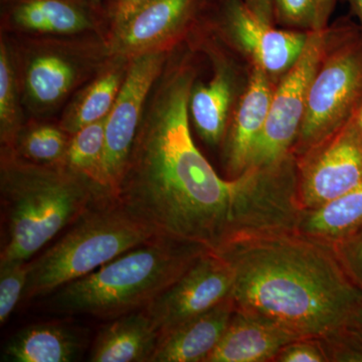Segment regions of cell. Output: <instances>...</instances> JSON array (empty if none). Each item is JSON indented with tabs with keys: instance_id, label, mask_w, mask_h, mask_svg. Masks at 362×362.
<instances>
[{
	"instance_id": "4",
	"label": "cell",
	"mask_w": 362,
	"mask_h": 362,
	"mask_svg": "<svg viewBox=\"0 0 362 362\" xmlns=\"http://www.w3.org/2000/svg\"><path fill=\"white\" fill-rule=\"evenodd\" d=\"M206 252L194 243L157 235L62 286L52 293L49 309L109 320L141 310Z\"/></svg>"
},
{
	"instance_id": "16",
	"label": "cell",
	"mask_w": 362,
	"mask_h": 362,
	"mask_svg": "<svg viewBox=\"0 0 362 362\" xmlns=\"http://www.w3.org/2000/svg\"><path fill=\"white\" fill-rule=\"evenodd\" d=\"M238 73L230 64H216L214 77L206 84L194 86L189 98V115L202 139L209 145L223 143L237 104Z\"/></svg>"
},
{
	"instance_id": "24",
	"label": "cell",
	"mask_w": 362,
	"mask_h": 362,
	"mask_svg": "<svg viewBox=\"0 0 362 362\" xmlns=\"http://www.w3.org/2000/svg\"><path fill=\"white\" fill-rule=\"evenodd\" d=\"M274 18L282 28L306 33L327 30L337 0H272Z\"/></svg>"
},
{
	"instance_id": "6",
	"label": "cell",
	"mask_w": 362,
	"mask_h": 362,
	"mask_svg": "<svg viewBox=\"0 0 362 362\" xmlns=\"http://www.w3.org/2000/svg\"><path fill=\"white\" fill-rule=\"evenodd\" d=\"M362 101V33L354 26L332 30L327 51L309 88L306 112L293 146L295 158L343 127Z\"/></svg>"
},
{
	"instance_id": "28",
	"label": "cell",
	"mask_w": 362,
	"mask_h": 362,
	"mask_svg": "<svg viewBox=\"0 0 362 362\" xmlns=\"http://www.w3.org/2000/svg\"><path fill=\"white\" fill-rule=\"evenodd\" d=\"M333 249L347 275L362 292V228Z\"/></svg>"
},
{
	"instance_id": "33",
	"label": "cell",
	"mask_w": 362,
	"mask_h": 362,
	"mask_svg": "<svg viewBox=\"0 0 362 362\" xmlns=\"http://www.w3.org/2000/svg\"><path fill=\"white\" fill-rule=\"evenodd\" d=\"M354 119H356L357 125H358L359 129H361L362 133V101L358 108H357L356 114H354Z\"/></svg>"
},
{
	"instance_id": "26",
	"label": "cell",
	"mask_w": 362,
	"mask_h": 362,
	"mask_svg": "<svg viewBox=\"0 0 362 362\" xmlns=\"http://www.w3.org/2000/svg\"><path fill=\"white\" fill-rule=\"evenodd\" d=\"M21 119L16 77L6 45H0V137L4 148H13L20 135Z\"/></svg>"
},
{
	"instance_id": "21",
	"label": "cell",
	"mask_w": 362,
	"mask_h": 362,
	"mask_svg": "<svg viewBox=\"0 0 362 362\" xmlns=\"http://www.w3.org/2000/svg\"><path fill=\"white\" fill-rule=\"evenodd\" d=\"M106 118L90 123L71 135L64 164L111 197L107 192L104 173Z\"/></svg>"
},
{
	"instance_id": "30",
	"label": "cell",
	"mask_w": 362,
	"mask_h": 362,
	"mask_svg": "<svg viewBox=\"0 0 362 362\" xmlns=\"http://www.w3.org/2000/svg\"><path fill=\"white\" fill-rule=\"evenodd\" d=\"M148 1L150 0H111L108 13L114 28L125 23L139 7Z\"/></svg>"
},
{
	"instance_id": "12",
	"label": "cell",
	"mask_w": 362,
	"mask_h": 362,
	"mask_svg": "<svg viewBox=\"0 0 362 362\" xmlns=\"http://www.w3.org/2000/svg\"><path fill=\"white\" fill-rule=\"evenodd\" d=\"M277 83L256 66H250L247 81L233 109L223 141V161L228 180L239 177L249 168L262 134Z\"/></svg>"
},
{
	"instance_id": "7",
	"label": "cell",
	"mask_w": 362,
	"mask_h": 362,
	"mask_svg": "<svg viewBox=\"0 0 362 362\" xmlns=\"http://www.w3.org/2000/svg\"><path fill=\"white\" fill-rule=\"evenodd\" d=\"M332 30L309 35L301 56L279 80L249 168H268L291 156L306 112L309 88L327 51Z\"/></svg>"
},
{
	"instance_id": "14",
	"label": "cell",
	"mask_w": 362,
	"mask_h": 362,
	"mask_svg": "<svg viewBox=\"0 0 362 362\" xmlns=\"http://www.w3.org/2000/svg\"><path fill=\"white\" fill-rule=\"evenodd\" d=\"M298 339L301 337L273 321L235 310L206 362H274L283 347Z\"/></svg>"
},
{
	"instance_id": "17",
	"label": "cell",
	"mask_w": 362,
	"mask_h": 362,
	"mask_svg": "<svg viewBox=\"0 0 362 362\" xmlns=\"http://www.w3.org/2000/svg\"><path fill=\"white\" fill-rule=\"evenodd\" d=\"M159 331L145 309L113 319L98 335L93 362H151Z\"/></svg>"
},
{
	"instance_id": "29",
	"label": "cell",
	"mask_w": 362,
	"mask_h": 362,
	"mask_svg": "<svg viewBox=\"0 0 362 362\" xmlns=\"http://www.w3.org/2000/svg\"><path fill=\"white\" fill-rule=\"evenodd\" d=\"M274 362H328L320 340L301 338L283 347Z\"/></svg>"
},
{
	"instance_id": "8",
	"label": "cell",
	"mask_w": 362,
	"mask_h": 362,
	"mask_svg": "<svg viewBox=\"0 0 362 362\" xmlns=\"http://www.w3.org/2000/svg\"><path fill=\"white\" fill-rule=\"evenodd\" d=\"M165 49L131 59L113 108L106 118L104 173L107 192L115 199L127 168L150 90L161 75Z\"/></svg>"
},
{
	"instance_id": "20",
	"label": "cell",
	"mask_w": 362,
	"mask_h": 362,
	"mask_svg": "<svg viewBox=\"0 0 362 362\" xmlns=\"http://www.w3.org/2000/svg\"><path fill=\"white\" fill-rule=\"evenodd\" d=\"M88 6L85 0H11L8 16L23 30L71 35L92 28Z\"/></svg>"
},
{
	"instance_id": "25",
	"label": "cell",
	"mask_w": 362,
	"mask_h": 362,
	"mask_svg": "<svg viewBox=\"0 0 362 362\" xmlns=\"http://www.w3.org/2000/svg\"><path fill=\"white\" fill-rule=\"evenodd\" d=\"M65 131L52 126H39L18 135L13 149L18 156L35 163H65L69 142Z\"/></svg>"
},
{
	"instance_id": "2",
	"label": "cell",
	"mask_w": 362,
	"mask_h": 362,
	"mask_svg": "<svg viewBox=\"0 0 362 362\" xmlns=\"http://www.w3.org/2000/svg\"><path fill=\"white\" fill-rule=\"evenodd\" d=\"M218 255L233 269L235 310L301 338L339 329L362 300L334 249L297 230L240 240Z\"/></svg>"
},
{
	"instance_id": "34",
	"label": "cell",
	"mask_w": 362,
	"mask_h": 362,
	"mask_svg": "<svg viewBox=\"0 0 362 362\" xmlns=\"http://www.w3.org/2000/svg\"><path fill=\"white\" fill-rule=\"evenodd\" d=\"M88 4H90V6L98 7L101 4L102 0H85Z\"/></svg>"
},
{
	"instance_id": "13",
	"label": "cell",
	"mask_w": 362,
	"mask_h": 362,
	"mask_svg": "<svg viewBox=\"0 0 362 362\" xmlns=\"http://www.w3.org/2000/svg\"><path fill=\"white\" fill-rule=\"evenodd\" d=\"M199 0H150L122 25L114 28L110 52L132 59L157 51L192 20Z\"/></svg>"
},
{
	"instance_id": "22",
	"label": "cell",
	"mask_w": 362,
	"mask_h": 362,
	"mask_svg": "<svg viewBox=\"0 0 362 362\" xmlns=\"http://www.w3.org/2000/svg\"><path fill=\"white\" fill-rule=\"evenodd\" d=\"M76 75L75 66L63 57L52 54L35 57L26 70L28 96L42 106L56 104L71 89Z\"/></svg>"
},
{
	"instance_id": "5",
	"label": "cell",
	"mask_w": 362,
	"mask_h": 362,
	"mask_svg": "<svg viewBox=\"0 0 362 362\" xmlns=\"http://www.w3.org/2000/svg\"><path fill=\"white\" fill-rule=\"evenodd\" d=\"M157 235L116 199H101L70 226L61 239L28 262L23 298L51 295Z\"/></svg>"
},
{
	"instance_id": "11",
	"label": "cell",
	"mask_w": 362,
	"mask_h": 362,
	"mask_svg": "<svg viewBox=\"0 0 362 362\" xmlns=\"http://www.w3.org/2000/svg\"><path fill=\"white\" fill-rule=\"evenodd\" d=\"M233 287L228 262L206 252L144 309L160 335L226 301L232 297Z\"/></svg>"
},
{
	"instance_id": "32",
	"label": "cell",
	"mask_w": 362,
	"mask_h": 362,
	"mask_svg": "<svg viewBox=\"0 0 362 362\" xmlns=\"http://www.w3.org/2000/svg\"><path fill=\"white\" fill-rule=\"evenodd\" d=\"M349 1L354 13H356L362 23V0H349Z\"/></svg>"
},
{
	"instance_id": "23",
	"label": "cell",
	"mask_w": 362,
	"mask_h": 362,
	"mask_svg": "<svg viewBox=\"0 0 362 362\" xmlns=\"http://www.w3.org/2000/svg\"><path fill=\"white\" fill-rule=\"evenodd\" d=\"M124 77L119 66L100 76L71 106L62 129L73 135L81 128L106 118L113 108Z\"/></svg>"
},
{
	"instance_id": "27",
	"label": "cell",
	"mask_w": 362,
	"mask_h": 362,
	"mask_svg": "<svg viewBox=\"0 0 362 362\" xmlns=\"http://www.w3.org/2000/svg\"><path fill=\"white\" fill-rule=\"evenodd\" d=\"M28 275V263L0 266V323L4 325L23 296Z\"/></svg>"
},
{
	"instance_id": "18",
	"label": "cell",
	"mask_w": 362,
	"mask_h": 362,
	"mask_svg": "<svg viewBox=\"0 0 362 362\" xmlns=\"http://www.w3.org/2000/svg\"><path fill=\"white\" fill-rule=\"evenodd\" d=\"M82 349V339L75 330L59 323L37 324L9 339L2 361L70 362L78 359Z\"/></svg>"
},
{
	"instance_id": "31",
	"label": "cell",
	"mask_w": 362,
	"mask_h": 362,
	"mask_svg": "<svg viewBox=\"0 0 362 362\" xmlns=\"http://www.w3.org/2000/svg\"><path fill=\"white\" fill-rule=\"evenodd\" d=\"M343 327L362 344V300L351 312Z\"/></svg>"
},
{
	"instance_id": "10",
	"label": "cell",
	"mask_w": 362,
	"mask_h": 362,
	"mask_svg": "<svg viewBox=\"0 0 362 362\" xmlns=\"http://www.w3.org/2000/svg\"><path fill=\"white\" fill-rule=\"evenodd\" d=\"M223 32L233 49L275 83L301 56L310 33L276 28L265 14L240 0H228Z\"/></svg>"
},
{
	"instance_id": "9",
	"label": "cell",
	"mask_w": 362,
	"mask_h": 362,
	"mask_svg": "<svg viewBox=\"0 0 362 362\" xmlns=\"http://www.w3.org/2000/svg\"><path fill=\"white\" fill-rule=\"evenodd\" d=\"M296 160L302 209L323 206L356 187L362 181V133L354 116Z\"/></svg>"
},
{
	"instance_id": "1",
	"label": "cell",
	"mask_w": 362,
	"mask_h": 362,
	"mask_svg": "<svg viewBox=\"0 0 362 362\" xmlns=\"http://www.w3.org/2000/svg\"><path fill=\"white\" fill-rule=\"evenodd\" d=\"M195 78L188 59L164 74L145 107L116 201L157 235L216 254L240 240L297 230L296 159L221 178L190 134Z\"/></svg>"
},
{
	"instance_id": "19",
	"label": "cell",
	"mask_w": 362,
	"mask_h": 362,
	"mask_svg": "<svg viewBox=\"0 0 362 362\" xmlns=\"http://www.w3.org/2000/svg\"><path fill=\"white\" fill-rule=\"evenodd\" d=\"M362 228V181L337 199L302 209L297 232L334 247Z\"/></svg>"
},
{
	"instance_id": "3",
	"label": "cell",
	"mask_w": 362,
	"mask_h": 362,
	"mask_svg": "<svg viewBox=\"0 0 362 362\" xmlns=\"http://www.w3.org/2000/svg\"><path fill=\"white\" fill-rule=\"evenodd\" d=\"M0 266L28 263L106 197L65 164L35 163L2 148Z\"/></svg>"
},
{
	"instance_id": "15",
	"label": "cell",
	"mask_w": 362,
	"mask_h": 362,
	"mask_svg": "<svg viewBox=\"0 0 362 362\" xmlns=\"http://www.w3.org/2000/svg\"><path fill=\"white\" fill-rule=\"evenodd\" d=\"M232 297L159 335L151 362H206L228 328Z\"/></svg>"
}]
</instances>
